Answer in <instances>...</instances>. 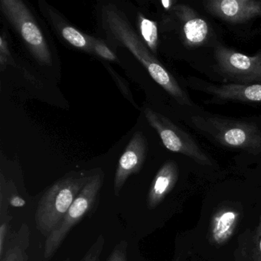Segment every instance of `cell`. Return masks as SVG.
<instances>
[{"mask_svg":"<svg viewBox=\"0 0 261 261\" xmlns=\"http://www.w3.org/2000/svg\"><path fill=\"white\" fill-rule=\"evenodd\" d=\"M92 53L107 62L119 63L118 58L113 50L101 39L91 37Z\"/></svg>","mask_w":261,"mask_h":261,"instance_id":"17","label":"cell"},{"mask_svg":"<svg viewBox=\"0 0 261 261\" xmlns=\"http://www.w3.org/2000/svg\"><path fill=\"white\" fill-rule=\"evenodd\" d=\"M178 178V169L175 162L169 160L155 174L148 192V208H155L174 189Z\"/></svg>","mask_w":261,"mask_h":261,"instance_id":"11","label":"cell"},{"mask_svg":"<svg viewBox=\"0 0 261 261\" xmlns=\"http://www.w3.org/2000/svg\"><path fill=\"white\" fill-rule=\"evenodd\" d=\"M143 113L148 123L156 131L166 149L186 155L203 166H212V160L189 134L174 124L167 117L151 108H145Z\"/></svg>","mask_w":261,"mask_h":261,"instance_id":"6","label":"cell"},{"mask_svg":"<svg viewBox=\"0 0 261 261\" xmlns=\"http://www.w3.org/2000/svg\"><path fill=\"white\" fill-rule=\"evenodd\" d=\"M9 204L13 207H22L27 204V201L17 193L8 195Z\"/></svg>","mask_w":261,"mask_h":261,"instance_id":"22","label":"cell"},{"mask_svg":"<svg viewBox=\"0 0 261 261\" xmlns=\"http://www.w3.org/2000/svg\"><path fill=\"white\" fill-rule=\"evenodd\" d=\"M137 28L140 39L152 54H156L159 45V31L156 22L145 17L141 13H138Z\"/></svg>","mask_w":261,"mask_h":261,"instance_id":"16","label":"cell"},{"mask_svg":"<svg viewBox=\"0 0 261 261\" xmlns=\"http://www.w3.org/2000/svg\"><path fill=\"white\" fill-rule=\"evenodd\" d=\"M161 4L165 10H169L173 7L174 2L171 0H163V1H161Z\"/></svg>","mask_w":261,"mask_h":261,"instance_id":"23","label":"cell"},{"mask_svg":"<svg viewBox=\"0 0 261 261\" xmlns=\"http://www.w3.org/2000/svg\"><path fill=\"white\" fill-rule=\"evenodd\" d=\"M8 65H15V61L9 48L8 41L4 33L0 36V68L1 71Z\"/></svg>","mask_w":261,"mask_h":261,"instance_id":"20","label":"cell"},{"mask_svg":"<svg viewBox=\"0 0 261 261\" xmlns=\"http://www.w3.org/2000/svg\"><path fill=\"white\" fill-rule=\"evenodd\" d=\"M194 124L226 147L261 152V132L255 125L217 117H195Z\"/></svg>","mask_w":261,"mask_h":261,"instance_id":"4","label":"cell"},{"mask_svg":"<svg viewBox=\"0 0 261 261\" xmlns=\"http://www.w3.org/2000/svg\"><path fill=\"white\" fill-rule=\"evenodd\" d=\"M206 91L221 100L261 103V84L210 85L206 87Z\"/></svg>","mask_w":261,"mask_h":261,"instance_id":"13","label":"cell"},{"mask_svg":"<svg viewBox=\"0 0 261 261\" xmlns=\"http://www.w3.org/2000/svg\"><path fill=\"white\" fill-rule=\"evenodd\" d=\"M238 220V212L224 210L218 212L212 224V238L217 244L226 242L233 234Z\"/></svg>","mask_w":261,"mask_h":261,"instance_id":"14","label":"cell"},{"mask_svg":"<svg viewBox=\"0 0 261 261\" xmlns=\"http://www.w3.org/2000/svg\"><path fill=\"white\" fill-rule=\"evenodd\" d=\"M173 11L181 25L186 46L195 48L204 45L210 34L207 22L186 4H178L173 7Z\"/></svg>","mask_w":261,"mask_h":261,"instance_id":"10","label":"cell"},{"mask_svg":"<svg viewBox=\"0 0 261 261\" xmlns=\"http://www.w3.org/2000/svg\"><path fill=\"white\" fill-rule=\"evenodd\" d=\"M147 151L148 143L144 134L141 131H137L119 160L114 181V192L116 196L120 195V191L129 177L141 170L147 155Z\"/></svg>","mask_w":261,"mask_h":261,"instance_id":"8","label":"cell"},{"mask_svg":"<svg viewBox=\"0 0 261 261\" xmlns=\"http://www.w3.org/2000/svg\"><path fill=\"white\" fill-rule=\"evenodd\" d=\"M94 171L72 172L51 185L39 200L36 225L45 238L59 225Z\"/></svg>","mask_w":261,"mask_h":261,"instance_id":"2","label":"cell"},{"mask_svg":"<svg viewBox=\"0 0 261 261\" xmlns=\"http://www.w3.org/2000/svg\"><path fill=\"white\" fill-rule=\"evenodd\" d=\"M215 59L220 72L236 85L261 84V54L247 56L219 45Z\"/></svg>","mask_w":261,"mask_h":261,"instance_id":"7","label":"cell"},{"mask_svg":"<svg viewBox=\"0 0 261 261\" xmlns=\"http://www.w3.org/2000/svg\"><path fill=\"white\" fill-rule=\"evenodd\" d=\"M105 180L101 169H96L86 186L77 195L59 225L45 240L44 259L48 261L63 244L71 229L97 205Z\"/></svg>","mask_w":261,"mask_h":261,"instance_id":"5","label":"cell"},{"mask_svg":"<svg viewBox=\"0 0 261 261\" xmlns=\"http://www.w3.org/2000/svg\"><path fill=\"white\" fill-rule=\"evenodd\" d=\"M105 237L100 234L79 261H100L105 246ZM65 261H70L69 258Z\"/></svg>","mask_w":261,"mask_h":261,"instance_id":"18","label":"cell"},{"mask_svg":"<svg viewBox=\"0 0 261 261\" xmlns=\"http://www.w3.org/2000/svg\"><path fill=\"white\" fill-rule=\"evenodd\" d=\"M127 249V241H120L113 249L106 261H128Z\"/></svg>","mask_w":261,"mask_h":261,"instance_id":"21","label":"cell"},{"mask_svg":"<svg viewBox=\"0 0 261 261\" xmlns=\"http://www.w3.org/2000/svg\"><path fill=\"white\" fill-rule=\"evenodd\" d=\"M105 66L106 67L107 69L109 71L110 74H111L112 79H114V82H115L117 86L118 87L120 92L124 96L125 98L127 99L134 107L138 108V106H137V103H136L134 97H133L132 92H131L130 89H129L127 82H126L123 77H120V76L119 75L111 66H109L108 64H105Z\"/></svg>","mask_w":261,"mask_h":261,"instance_id":"19","label":"cell"},{"mask_svg":"<svg viewBox=\"0 0 261 261\" xmlns=\"http://www.w3.org/2000/svg\"><path fill=\"white\" fill-rule=\"evenodd\" d=\"M0 10L17 32L35 60L39 65L53 66V54L48 41L25 3L21 0H1Z\"/></svg>","mask_w":261,"mask_h":261,"instance_id":"3","label":"cell"},{"mask_svg":"<svg viewBox=\"0 0 261 261\" xmlns=\"http://www.w3.org/2000/svg\"><path fill=\"white\" fill-rule=\"evenodd\" d=\"M44 14L51 24L57 34L68 45L82 50L85 53L93 54L91 48V37L82 33L75 27L70 25L55 9L46 6L44 7Z\"/></svg>","mask_w":261,"mask_h":261,"instance_id":"12","label":"cell"},{"mask_svg":"<svg viewBox=\"0 0 261 261\" xmlns=\"http://www.w3.org/2000/svg\"><path fill=\"white\" fill-rule=\"evenodd\" d=\"M30 229L22 224L20 230L13 235L6 247L5 253L0 261H28L27 247L30 245Z\"/></svg>","mask_w":261,"mask_h":261,"instance_id":"15","label":"cell"},{"mask_svg":"<svg viewBox=\"0 0 261 261\" xmlns=\"http://www.w3.org/2000/svg\"><path fill=\"white\" fill-rule=\"evenodd\" d=\"M102 22L108 38L130 51L144 66L151 77L169 95L180 105H192L188 94L145 45L124 13L116 7H105L102 12Z\"/></svg>","mask_w":261,"mask_h":261,"instance_id":"1","label":"cell"},{"mask_svg":"<svg viewBox=\"0 0 261 261\" xmlns=\"http://www.w3.org/2000/svg\"><path fill=\"white\" fill-rule=\"evenodd\" d=\"M204 9L210 14L230 23H243L261 16V1L207 0Z\"/></svg>","mask_w":261,"mask_h":261,"instance_id":"9","label":"cell"},{"mask_svg":"<svg viewBox=\"0 0 261 261\" xmlns=\"http://www.w3.org/2000/svg\"><path fill=\"white\" fill-rule=\"evenodd\" d=\"M259 250H260V252H261V238H260V242H259Z\"/></svg>","mask_w":261,"mask_h":261,"instance_id":"24","label":"cell"}]
</instances>
